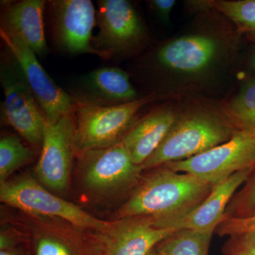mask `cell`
I'll return each mask as SVG.
<instances>
[{
  "label": "cell",
  "instance_id": "cell-22",
  "mask_svg": "<svg viewBox=\"0 0 255 255\" xmlns=\"http://www.w3.org/2000/svg\"><path fill=\"white\" fill-rule=\"evenodd\" d=\"M243 185L228 204L225 219L244 218L255 214V168Z\"/></svg>",
  "mask_w": 255,
  "mask_h": 255
},
{
  "label": "cell",
  "instance_id": "cell-12",
  "mask_svg": "<svg viewBox=\"0 0 255 255\" xmlns=\"http://www.w3.org/2000/svg\"><path fill=\"white\" fill-rule=\"evenodd\" d=\"M246 169L232 174L215 185L209 196L189 214L159 224L157 227L173 230L214 231L224 221L228 204L253 172Z\"/></svg>",
  "mask_w": 255,
  "mask_h": 255
},
{
  "label": "cell",
  "instance_id": "cell-1",
  "mask_svg": "<svg viewBox=\"0 0 255 255\" xmlns=\"http://www.w3.org/2000/svg\"><path fill=\"white\" fill-rule=\"evenodd\" d=\"M216 184L161 166L140 182L119 210L121 219L147 218L155 226L179 219L197 207Z\"/></svg>",
  "mask_w": 255,
  "mask_h": 255
},
{
  "label": "cell",
  "instance_id": "cell-20",
  "mask_svg": "<svg viewBox=\"0 0 255 255\" xmlns=\"http://www.w3.org/2000/svg\"><path fill=\"white\" fill-rule=\"evenodd\" d=\"M31 149L23 145L16 135H7L0 140V183L6 182L8 177L20 167L33 159Z\"/></svg>",
  "mask_w": 255,
  "mask_h": 255
},
{
  "label": "cell",
  "instance_id": "cell-28",
  "mask_svg": "<svg viewBox=\"0 0 255 255\" xmlns=\"http://www.w3.org/2000/svg\"><path fill=\"white\" fill-rule=\"evenodd\" d=\"M0 255H16L13 252L9 251V250H5V251H1Z\"/></svg>",
  "mask_w": 255,
  "mask_h": 255
},
{
  "label": "cell",
  "instance_id": "cell-24",
  "mask_svg": "<svg viewBox=\"0 0 255 255\" xmlns=\"http://www.w3.org/2000/svg\"><path fill=\"white\" fill-rule=\"evenodd\" d=\"M255 214L244 218H228L216 228L220 236H231L240 233L255 232Z\"/></svg>",
  "mask_w": 255,
  "mask_h": 255
},
{
  "label": "cell",
  "instance_id": "cell-25",
  "mask_svg": "<svg viewBox=\"0 0 255 255\" xmlns=\"http://www.w3.org/2000/svg\"><path fill=\"white\" fill-rule=\"evenodd\" d=\"M36 255H73L68 247L58 240L43 238L38 241Z\"/></svg>",
  "mask_w": 255,
  "mask_h": 255
},
{
  "label": "cell",
  "instance_id": "cell-27",
  "mask_svg": "<svg viewBox=\"0 0 255 255\" xmlns=\"http://www.w3.org/2000/svg\"><path fill=\"white\" fill-rule=\"evenodd\" d=\"M12 245V242L7 236H4V235H1L0 237V248H1V251H5V250H9L10 247Z\"/></svg>",
  "mask_w": 255,
  "mask_h": 255
},
{
  "label": "cell",
  "instance_id": "cell-13",
  "mask_svg": "<svg viewBox=\"0 0 255 255\" xmlns=\"http://www.w3.org/2000/svg\"><path fill=\"white\" fill-rule=\"evenodd\" d=\"M72 97L100 107L122 105L138 100L129 75L117 67L97 68L83 75L78 80L77 94Z\"/></svg>",
  "mask_w": 255,
  "mask_h": 255
},
{
  "label": "cell",
  "instance_id": "cell-17",
  "mask_svg": "<svg viewBox=\"0 0 255 255\" xmlns=\"http://www.w3.org/2000/svg\"><path fill=\"white\" fill-rule=\"evenodd\" d=\"M106 255H147L176 230L155 226L147 218L117 223Z\"/></svg>",
  "mask_w": 255,
  "mask_h": 255
},
{
  "label": "cell",
  "instance_id": "cell-29",
  "mask_svg": "<svg viewBox=\"0 0 255 255\" xmlns=\"http://www.w3.org/2000/svg\"><path fill=\"white\" fill-rule=\"evenodd\" d=\"M251 63L252 67H253V68L255 69V53L254 55H253V56H252Z\"/></svg>",
  "mask_w": 255,
  "mask_h": 255
},
{
  "label": "cell",
  "instance_id": "cell-2",
  "mask_svg": "<svg viewBox=\"0 0 255 255\" xmlns=\"http://www.w3.org/2000/svg\"><path fill=\"white\" fill-rule=\"evenodd\" d=\"M75 145L78 152L107 148L122 142L139 111L155 100L148 95L122 105L100 107L73 97Z\"/></svg>",
  "mask_w": 255,
  "mask_h": 255
},
{
  "label": "cell",
  "instance_id": "cell-3",
  "mask_svg": "<svg viewBox=\"0 0 255 255\" xmlns=\"http://www.w3.org/2000/svg\"><path fill=\"white\" fill-rule=\"evenodd\" d=\"M235 129L229 123L207 114H194L177 122L153 155L142 168L152 169L170 162L185 160L224 143Z\"/></svg>",
  "mask_w": 255,
  "mask_h": 255
},
{
  "label": "cell",
  "instance_id": "cell-15",
  "mask_svg": "<svg viewBox=\"0 0 255 255\" xmlns=\"http://www.w3.org/2000/svg\"><path fill=\"white\" fill-rule=\"evenodd\" d=\"M217 53V43L209 36L181 37L164 45L157 60L164 68L178 73H197L211 65Z\"/></svg>",
  "mask_w": 255,
  "mask_h": 255
},
{
  "label": "cell",
  "instance_id": "cell-19",
  "mask_svg": "<svg viewBox=\"0 0 255 255\" xmlns=\"http://www.w3.org/2000/svg\"><path fill=\"white\" fill-rule=\"evenodd\" d=\"M228 123L238 130H255V78L223 109Z\"/></svg>",
  "mask_w": 255,
  "mask_h": 255
},
{
  "label": "cell",
  "instance_id": "cell-8",
  "mask_svg": "<svg viewBox=\"0 0 255 255\" xmlns=\"http://www.w3.org/2000/svg\"><path fill=\"white\" fill-rule=\"evenodd\" d=\"M6 48L19 65L30 90L43 111L46 122L55 123L74 113L72 95L58 85L46 73L37 55L21 40L0 31Z\"/></svg>",
  "mask_w": 255,
  "mask_h": 255
},
{
  "label": "cell",
  "instance_id": "cell-4",
  "mask_svg": "<svg viewBox=\"0 0 255 255\" xmlns=\"http://www.w3.org/2000/svg\"><path fill=\"white\" fill-rule=\"evenodd\" d=\"M0 200L32 216L58 217L80 228L112 231L117 224L94 217L79 206L51 194L28 176L0 183Z\"/></svg>",
  "mask_w": 255,
  "mask_h": 255
},
{
  "label": "cell",
  "instance_id": "cell-7",
  "mask_svg": "<svg viewBox=\"0 0 255 255\" xmlns=\"http://www.w3.org/2000/svg\"><path fill=\"white\" fill-rule=\"evenodd\" d=\"M55 46L70 55L109 57L93 46L92 31L97 26V9L90 0L50 1Z\"/></svg>",
  "mask_w": 255,
  "mask_h": 255
},
{
  "label": "cell",
  "instance_id": "cell-21",
  "mask_svg": "<svg viewBox=\"0 0 255 255\" xmlns=\"http://www.w3.org/2000/svg\"><path fill=\"white\" fill-rule=\"evenodd\" d=\"M211 9L229 18L241 31L255 33V0L206 1Z\"/></svg>",
  "mask_w": 255,
  "mask_h": 255
},
{
  "label": "cell",
  "instance_id": "cell-31",
  "mask_svg": "<svg viewBox=\"0 0 255 255\" xmlns=\"http://www.w3.org/2000/svg\"><path fill=\"white\" fill-rule=\"evenodd\" d=\"M250 37H251V39L253 40V41L255 43V33H251V34H250Z\"/></svg>",
  "mask_w": 255,
  "mask_h": 255
},
{
  "label": "cell",
  "instance_id": "cell-23",
  "mask_svg": "<svg viewBox=\"0 0 255 255\" xmlns=\"http://www.w3.org/2000/svg\"><path fill=\"white\" fill-rule=\"evenodd\" d=\"M223 255H255V231L229 236L223 248Z\"/></svg>",
  "mask_w": 255,
  "mask_h": 255
},
{
  "label": "cell",
  "instance_id": "cell-16",
  "mask_svg": "<svg viewBox=\"0 0 255 255\" xmlns=\"http://www.w3.org/2000/svg\"><path fill=\"white\" fill-rule=\"evenodd\" d=\"M177 119L172 110L158 109L135 122L122 141L132 162L140 166L145 163L158 149Z\"/></svg>",
  "mask_w": 255,
  "mask_h": 255
},
{
  "label": "cell",
  "instance_id": "cell-18",
  "mask_svg": "<svg viewBox=\"0 0 255 255\" xmlns=\"http://www.w3.org/2000/svg\"><path fill=\"white\" fill-rule=\"evenodd\" d=\"M214 231L176 230L155 249L162 255H209Z\"/></svg>",
  "mask_w": 255,
  "mask_h": 255
},
{
  "label": "cell",
  "instance_id": "cell-9",
  "mask_svg": "<svg viewBox=\"0 0 255 255\" xmlns=\"http://www.w3.org/2000/svg\"><path fill=\"white\" fill-rule=\"evenodd\" d=\"M96 49L109 58L133 49L145 37V28L135 8L126 0L97 1Z\"/></svg>",
  "mask_w": 255,
  "mask_h": 255
},
{
  "label": "cell",
  "instance_id": "cell-5",
  "mask_svg": "<svg viewBox=\"0 0 255 255\" xmlns=\"http://www.w3.org/2000/svg\"><path fill=\"white\" fill-rule=\"evenodd\" d=\"M0 83L4 94L1 113L6 123L33 145L43 142L46 119L11 53L1 55Z\"/></svg>",
  "mask_w": 255,
  "mask_h": 255
},
{
  "label": "cell",
  "instance_id": "cell-6",
  "mask_svg": "<svg viewBox=\"0 0 255 255\" xmlns=\"http://www.w3.org/2000/svg\"><path fill=\"white\" fill-rule=\"evenodd\" d=\"M163 166L217 184L236 172L255 168V130H235L224 143L191 158Z\"/></svg>",
  "mask_w": 255,
  "mask_h": 255
},
{
  "label": "cell",
  "instance_id": "cell-26",
  "mask_svg": "<svg viewBox=\"0 0 255 255\" xmlns=\"http://www.w3.org/2000/svg\"><path fill=\"white\" fill-rule=\"evenodd\" d=\"M152 9L164 22H168L171 11L176 4L174 0H152L150 1Z\"/></svg>",
  "mask_w": 255,
  "mask_h": 255
},
{
  "label": "cell",
  "instance_id": "cell-30",
  "mask_svg": "<svg viewBox=\"0 0 255 255\" xmlns=\"http://www.w3.org/2000/svg\"><path fill=\"white\" fill-rule=\"evenodd\" d=\"M147 255H161L160 253H159L158 252L156 251L155 249H154L153 251L151 252V253H149Z\"/></svg>",
  "mask_w": 255,
  "mask_h": 255
},
{
  "label": "cell",
  "instance_id": "cell-10",
  "mask_svg": "<svg viewBox=\"0 0 255 255\" xmlns=\"http://www.w3.org/2000/svg\"><path fill=\"white\" fill-rule=\"evenodd\" d=\"M41 145L37 177L51 190L62 192L68 187L74 156L78 152L73 114L55 123L46 122Z\"/></svg>",
  "mask_w": 255,
  "mask_h": 255
},
{
  "label": "cell",
  "instance_id": "cell-14",
  "mask_svg": "<svg viewBox=\"0 0 255 255\" xmlns=\"http://www.w3.org/2000/svg\"><path fill=\"white\" fill-rule=\"evenodd\" d=\"M46 4L43 0L15 1L1 14V31L21 40L41 58L48 53L43 21Z\"/></svg>",
  "mask_w": 255,
  "mask_h": 255
},
{
  "label": "cell",
  "instance_id": "cell-11",
  "mask_svg": "<svg viewBox=\"0 0 255 255\" xmlns=\"http://www.w3.org/2000/svg\"><path fill=\"white\" fill-rule=\"evenodd\" d=\"M80 153L84 182L89 189L99 192L118 191L133 185L143 171L142 166L132 162L122 142Z\"/></svg>",
  "mask_w": 255,
  "mask_h": 255
}]
</instances>
